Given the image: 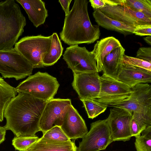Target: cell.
I'll return each mask as SVG.
<instances>
[{
	"mask_svg": "<svg viewBox=\"0 0 151 151\" xmlns=\"http://www.w3.org/2000/svg\"><path fill=\"white\" fill-rule=\"evenodd\" d=\"M47 102L26 93H18L5 109L6 122L4 127L16 136L35 135L40 131V120Z\"/></svg>",
	"mask_w": 151,
	"mask_h": 151,
	"instance_id": "cell-1",
	"label": "cell"
},
{
	"mask_svg": "<svg viewBox=\"0 0 151 151\" xmlns=\"http://www.w3.org/2000/svg\"><path fill=\"white\" fill-rule=\"evenodd\" d=\"M87 0H75L71 10L65 16L61 40L69 45L90 44L98 40L100 31L98 25H93L88 10Z\"/></svg>",
	"mask_w": 151,
	"mask_h": 151,
	"instance_id": "cell-2",
	"label": "cell"
},
{
	"mask_svg": "<svg viewBox=\"0 0 151 151\" xmlns=\"http://www.w3.org/2000/svg\"><path fill=\"white\" fill-rule=\"evenodd\" d=\"M14 0L0 1V50L12 49L24 31L25 17Z\"/></svg>",
	"mask_w": 151,
	"mask_h": 151,
	"instance_id": "cell-3",
	"label": "cell"
},
{
	"mask_svg": "<svg viewBox=\"0 0 151 151\" xmlns=\"http://www.w3.org/2000/svg\"><path fill=\"white\" fill-rule=\"evenodd\" d=\"M59 86L56 78L47 73L38 71L29 76L15 88L18 93H26L37 99L47 101L53 98Z\"/></svg>",
	"mask_w": 151,
	"mask_h": 151,
	"instance_id": "cell-4",
	"label": "cell"
},
{
	"mask_svg": "<svg viewBox=\"0 0 151 151\" xmlns=\"http://www.w3.org/2000/svg\"><path fill=\"white\" fill-rule=\"evenodd\" d=\"M52 35L27 36L21 39L14 47L32 65L33 68H44L42 60L49 51Z\"/></svg>",
	"mask_w": 151,
	"mask_h": 151,
	"instance_id": "cell-5",
	"label": "cell"
},
{
	"mask_svg": "<svg viewBox=\"0 0 151 151\" xmlns=\"http://www.w3.org/2000/svg\"><path fill=\"white\" fill-rule=\"evenodd\" d=\"M33 69L14 47L9 50H0V73L3 78L22 79L32 74Z\"/></svg>",
	"mask_w": 151,
	"mask_h": 151,
	"instance_id": "cell-6",
	"label": "cell"
},
{
	"mask_svg": "<svg viewBox=\"0 0 151 151\" xmlns=\"http://www.w3.org/2000/svg\"><path fill=\"white\" fill-rule=\"evenodd\" d=\"M100 78L99 93L92 100L111 107L126 101L130 96L131 88L126 85L104 74Z\"/></svg>",
	"mask_w": 151,
	"mask_h": 151,
	"instance_id": "cell-7",
	"label": "cell"
},
{
	"mask_svg": "<svg viewBox=\"0 0 151 151\" xmlns=\"http://www.w3.org/2000/svg\"><path fill=\"white\" fill-rule=\"evenodd\" d=\"M82 139L77 151L104 150L113 142L106 119L91 123L90 130Z\"/></svg>",
	"mask_w": 151,
	"mask_h": 151,
	"instance_id": "cell-8",
	"label": "cell"
},
{
	"mask_svg": "<svg viewBox=\"0 0 151 151\" xmlns=\"http://www.w3.org/2000/svg\"><path fill=\"white\" fill-rule=\"evenodd\" d=\"M63 56L68 68L73 73L99 72L93 55L85 47L70 45L66 48Z\"/></svg>",
	"mask_w": 151,
	"mask_h": 151,
	"instance_id": "cell-9",
	"label": "cell"
},
{
	"mask_svg": "<svg viewBox=\"0 0 151 151\" xmlns=\"http://www.w3.org/2000/svg\"><path fill=\"white\" fill-rule=\"evenodd\" d=\"M71 105L69 99L53 98L47 101L39 122L40 131L43 134L54 126H61Z\"/></svg>",
	"mask_w": 151,
	"mask_h": 151,
	"instance_id": "cell-10",
	"label": "cell"
},
{
	"mask_svg": "<svg viewBox=\"0 0 151 151\" xmlns=\"http://www.w3.org/2000/svg\"><path fill=\"white\" fill-rule=\"evenodd\" d=\"M129 98L111 107L126 109L131 113L135 112L151 115V86L148 83H139L131 88Z\"/></svg>",
	"mask_w": 151,
	"mask_h": 151,
	"instance_id": "cell-11",
	"label": "cell"
},
{
	"mask_svg": "<svg viewBox=\"0 0 151 151\" xmlns=\"http://www.w3.org/2000/svg\"><path fill=\"white\" fill-rule=\"evenodd\" d=\"M132 113L121 108L110 109L106 119L110 129L113 142L129 141L132 137L131 122Z\"/></svg>",
	"mask_w": 151,
	"mask_h": 151,
	"instance_id": "cell-12",
	"label": "cell"
},
{
	"mask_svg": "<svg viewBox=\"0 0 151 151\" xmlns=\"http://www.w3.org/2000/svg\"><path fill=\"white\" fill-rule=\"evenodd\" d=\"M99 9L109 17L134 28L140 25L151 24V19L142 13L124 6L106 5Z\"/></svg>",
	"mask_w": 151,
	"mask_h": 151,
	"instance_id": "cell-13",
	"label": "cell"
},
{
	"mask_svg": "<svg viewBox=\"0 0 151 151\" xmlns=\"http://www.w3.org/2000/svg\"><path fill=\"white\" fill-rule=\"evenodd\" d=\"M72 86L80 100L93 99L100 93L101 82L99 72L73 73Z\"/></svg>",
	"mask_w": 151,
	"mask_h": 151,
	"instance_id": "cell-14",
	"label": "cell"
},
{
	"mask_svg": "<svg viewBox=\"0 0 151 151\" xmlns=\"http://www.w3.org/2000/svg\"><path fill=\"white\" fill-rule=\"evenodd\" d=\"M60 127L70 139L82 138L88 132L84 120L72 105Z\"/></svg>",
	"mask_w": 151,
	"mask_h": 151,
	"instance_id": "cell-15",
	"label": "cell"
},
{
	"mask_svg": "<svg viewBox=\"0 0 151 151\" xmlns=\"http://www.w3.org/2000/svg\"><path fill=\"white\" fill-rule=\"evenodd\" d=\"M116 80L131 88L139 83H150L151 71L123 63Z\"/></svg>",
	"mask_w": 151,
	"mask_h": 151,
	"instance_id": "cell-16",
	"label": "cell"
},
{
	"mask_svg": "<svg viewBox=\"0 0 151 151\" xmlns=\"http://www.w3.org/2000/svg\"><path fill=\"white\" fill-rule=\"evenodd\" d=\"M16 1L22 5L35 27L44 24L48 15L44 1L41 0H16Z\"/></svg>",
	"mask_w": 151,
	"mask_h": 151,
	"instance_id": "cell-17",
	"label": "cell"
},
{
	"mask_svg": "<svg viewBox=\"0 0 151 151\" xmlns=\"http://www.w3.org/2000/svg\"><path fill=\"white\" fill-rule=\"evenodd\" d=\"M125 50L122 46L114 49L105 56L102 64L103 74L116 79L123 63Z\"/></svg>",
	"mask_w": 151,
	"mask_h": 151,
	"instance_id": "cell-18",
	"label": "cell"
},
{
	"mask_svg": "<svg viewBox=\"0 0 151 151\" xmlns=\"http://www.w3.org/2000/svg\"><path fill=\"white\" fill-rule=\"evenodd\" d=\"M122 45L119 41L113 37H109L97 41L91 51L96 60L99 72L102 70L104 58L114 49Z\"/></svg>",
	"mask_w": 151,
	"mask_h": 151,
	"instance_id": "cell-19",
	"label": "cell"
},
{
	"mask_svg": "<svg viewBox=\"0 0 151 151\" xmlns=\"http://www.w3.org/2000/svg\"><path fill=\"white\" fill-rule=\"evenodd\" d=\"M93 15L99 26L117 32L125 36L134 34L135 28L109 17L99 9H94Z\"/></svg>",
	"mask_w": 151,
	"mask_h": 151,
	"instance_id": "cell-20",
	"label": "cell"
},
{
	"mask_svg": "<svg viewBox=\"0 0 151 151\" xmlns=\"http://www.w3.org/2000/svg\"><path fill=\"white\" fill-rule=\"evenodd\" d=\"M77 148L71 140L60 142L41 137L25 151H77Z\"/></svg>",
	"mask_w": 151,
	"mask_h": 151,
	"instance_id": "cell-21",
	"label": "cell"
},
{
	"mask_svg": "<svg viewBox=\"0 0 151 151\" xmlns=\"http://www.w3.org/2000/svg\"><path fill=\"white\" fill-rule=\"evenodd\" d=\"M52 36L50 49L42 60L44 66H48L54 65L62 55L63 48L57 33L54 32Z\"/></svg>",
	"mask_w": 151,
	"mask_h": 151,
	"instance_id": "cell-22",
	"label": "cell"
},
{
	"mask_svg": "<svg viewBox=\"0 0 151 151\" xmlns=\"http://www.w3.org/2000/svg\"><path fill=\"white\" fill-rule=\"evenodd\" d=\"M17 93L15 88L0 77V122L3 121L4 111L8 104Z\"/></svg>",
	"mask_w": 151,
	"mask_h": 151,
	"instance_id": "cell-23",
	"label": "cell"
},
{
	"mask_svg": "<svg viewBox=\"0 0 151 151\" xmlns=\"http://www.w3.org/2000/svg\"><path fill=\"white\" fill-rule=\"evenodd\" d=\"M151 127V115L132 112L131 122V132L132 137L140 135L142 131Z\"/></svg>",
	"mask_w": 151,
	"mask_h": 151,
	"instance_id": "cell-24",
	"label": "cell"
},
{
	"mask_svg": "<svg viewBox=\"0 0 151 151\" xmlns=\"http://www.w3.org/2000/svg\"><path fill=\"white\" fill-rule=\"evenodd\" d=\"M119 5L142 13L151 19V0H119Z\"/></svg>",
	"mask_w": 151,
	"mask_h": 151,
	"instance_id": "cell-25",
	"label": "cell"
},
{
	"mask_svg": "<svg viewBox=\"0 0 151 151\" xmlns=\"http://www.w3.org/2000/svg\"><path fill=\"white\" fill-rule=\"evenodd\" d=\"M81 101L83 103L88 117L92 119L104 112L107 107L104 104L92 99Z\"/></svg>",
	"mask_w": 151,
	"mask_h": 151,
	"instance_id": "cell-26",
	"label": "cell"
},
{
	"mask_svg": "<svg viewBox=\"0 0 151 151\" xmlns=\"http://www.w3.org/2000/svg\"><path fill=\"white\" fill-rule=\"evenodd\" d=\"M134 145L136 151H151V127L135 137Z\"/></svg>",
	"mask_w": 151,
	"mask_h": 151,
	"instance_id": "cell-27",
	"label": "cell"
},
{
	"mask_svg": "<svg viewBox=\"0 0 151 151\" xmlns=\"http://www.w3.org/2000/svg\"><path fill=\"white\" fill-rule=\"evenodd\" d=\"M39 138L36 135L16 136L12 140V145L16 150L25 151Z\"/></svg>",
	"mask_w": 151,
	"mask_h": 151,
	"instance_id": "cell-28",
	"label": "cell"
},
{
	"mask_svg": "<svg viewBox=\"0 0 151 151\" xmlns=\"http://www.w3.org/2000/svg\"><path fill=\"white\" fill-rule=\"evenodd\" d=\"M48 140L60 142H67L70 140L60 126H54L47 131L42 137Z\"/></svg>",
	"mask_w": 151,
	"mask_h": 151,
	"instance_id": "cell-29",
	"label": "cell"
},
{
	"mask_svg": "<svg viewBox=\"0 0 151 151\" xmlns=\"http://www.w3.org/2000/svg\"><path fill=\"white\" fill-rule=\"evenodd\" d=\"M123 63L124 64L132 65L151 71V63L139 59L124 55Z\"/></svg>",
	"mask_w": 151,
	"mask_h": 151,
	"instance_id": "cell-30",
	"label": "cell"
},
{
	"mask_svg": "<svg viewBox=\"0 0 151 151\" xmlns=\"http://www.w3.org/2000/svg\"><path fill=\"white\" fill-rule=\"evenodd\" d=\"M91 6L94 9L102 8L106 5H118L117 0H90Z\"/></svg>",
	"mask_w": 151,
	"mask_h": 151,
	"instance_id": "cell-31",
	"label": "cell"
},
{
	"mask_svg": "<svg viewBox=\"0 0 151 151\" xmlns=\"http://www.w3.org/2000/svg\"><path fill=\"white\" fill-rule=\"evenodd\" d=\"M136 57L151 63V47L139 48L137 52Z\"/></svg>",
	"mask_w": 151,
	"mask_h": 151,
	"instance_id": "cell-32",
	"label": "cell"
},
{
	"mask_svg": "<svg viewBox=\"0 0 151 151\" xmlns=\"http://www.w3.org/2000/svg\"><path fill=\"white\" fill-rule=\"evenodd\" d=\"M134 34L140 36H151V24L138 26L135 28Z\"/></svg>",
	"mask_w": 151,
	"mask_h": 151,
	"instance_id": "cell-33",
	"label": "cell"
},
{
	"mask_svg": "<svg viewBox=\"0 0 151 151\" xmlns=\"http://www.w3.org/2000/svg\"><path fill=\"white\" fill-rule=\"evenodd\" d=\"M72 0H60L59 2L63 10L65 13V16L68 15L69 12V7Z\"/></svg>",
	"mask_w": 151,
	"mask_h": 151,
	"instance_id": "cell-34",
	"label": "cell"
},
{
	"mask_svg": "<svg viewBox=\"0 0 151 151\" xmlns=\"http://www.w3.org/2000/svg\"><path fill=\"white\" fill-rule=\"evenodd\" d=\"M6 130L3 127L0 126V144L5 140Z\"/></svg>",
	"mask_w": 151,
	"mask_h": 151,
	"instance_id": "cell-35",
	"label": "cell"
},
{
	"mask_svg": "<svg viewBox=\"0 0 151 151\" xmlns=\"http://www.w3.org/2000/svg\"><path fill=\"white\" fill-rule=\"evenodd\" d=\"M145 42L150 45H151V36H147L144 38Z\"/></svg>",
	"mask_w": 151,
	"mask_h": 151,
	"instance_id": "cell-36",
	"label": "cell"
},
{
	"mask_svg": "<svg viewBox=\"0 0 151 151\" xmlns=\"http://www.w3.org/2000/svg\"><path fill=\"white\" fill-rule=\"evenodd\" d=\"M0 77H1L0 76Z\"/></svg>",
	"mask_w": 151,
	"mask_h": 151,
	"instance_id": "cell-37",
	"label": "cell"
}]
</instances>
